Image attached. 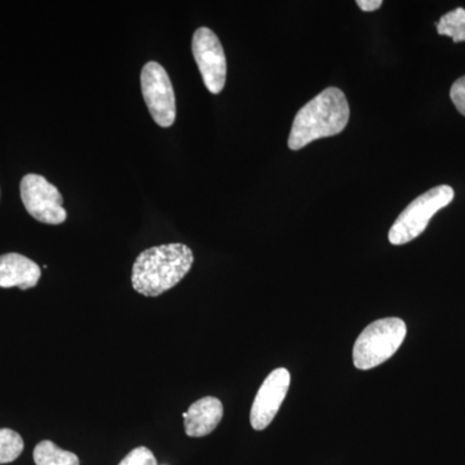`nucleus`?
Returning a JSON list of instances; mask_svg holds the SVG:
<instances>
[{"label": "nucleus", "instance_id": "f257e3e1", "mask_svg": "<svg viewBox=\"0 0 465 465\" xmlns=\"http://www.w3.org/2000/svg\"><path fill=\"white\" fill-rule=\"evenodd\" d=\"M193 262V251L183 243L161 244L143 251L134 262V290L143 296L157 298L182 282Z\"/></svg>", "mask_w": 465, "mask_h": 465}, {"label": "nucleus", "instance_id": "f03ea898", "mask_svg": "<svg viewBox=\"0 0 465 465\" xmlns=\"http://www.w3.org/2000/svg\"><path fill=\"white\" fill-rule=\"evenodd\" d=\"M349 116L351 109L344 92L326 88L299 110L291 128L289 148L300 150L316 140L341 134Z\"/></svg>", "mask_w": 465, "mask_h": 465}, {"label": "nucleus", "instance_id": "7ed1b4c3", "mask_svg": "<svg viewBox=\"0 0 465 465\" xmlns=\"http://www.w3.org/2000/svg\"><path fill=\"white\" fill-rule=\"evenodd\" d=\"M406 333V323L400 318H384L369 324L354 344V366L371 370L387 362L399 351Z\"/></svg>", "mask_w": 465, "mask_h": 465}, {"label": "nucleus", "instance_id": "20e7f679", "mask_svg": "<svg viewBox=\"0 0 465 465\" xmlns=\"http://www.w3.org/2000/svg\"><path fill=\"white\" fill-rule=\"evenodd\" d=\"M454 197V189L449 185L436 186L425 192L424 194L419 195L401 213L391 226L388 234L391 243L401 246L414 241L421 232H424L430 219L440 210L449 206Z\"/></svg>", "mask_w": 465, "mask_h": 465}, {"label": "nucleus", "instance_id": "39448f33", "mask_svg": "<svg viewBox=\"0 0 465 465\" xmlns=\"http://www.w3.org/2000/svg\"><path fill=\"white\" fill-rule=\"evenodd\" d=\"M21 200L27 213L43 224L60 225L66 220L64 200L56 186L41 174L29 173L21 182Z\"/></svg>", "mask_w": 465, "mask_h": 465}, {"label": "nucleus", "instance_id": "423d86ee", "mask_svg": "<svg viewBox=\"0 0 465 465\" xmlns=\"http://www.w3.org/2000/svg\"><path fill=\"white\" fill-rule=\"evenodd\" d=\"M142 91L155 124L171 127L176 119V99L170 76L161 64L150 61L143 67Z\"/></svg>", "mask_w": 465, "mask_h": 465}, {"label": "nucleus", "instance_id": "0eeeda50", "mask_svg": "<svg viewBox=\"0 0 465 465\" xmlns=\"http://www.w3.org/2000/svg\"><path fill=\"white\" fill-rule=\"evenodd\" d=\"M192 50L207 90L220 94L226 82V57L222 42L213 30L200 27L193 35Z\"/></svg>", "mask_w": 465, "mask_h": 465}, {"label": "nucleus", "instance_id": "6e6552de", "mask_svg": "<svg viewBox=\"0 0 465 465\" xmlns=\"http://www.w3.org/2000/svg\"><path fill=\"white\" fill-rule=\"evenodd\" d=\"M289 370L275 369L266 376L251 407L250 420L255 430H264L280 411L290 390Z\"/></svg>", "mask_w": 465, "mask_h": 465}, {"label": "nucleus", "instance_id": "1a4fd4ad", "mask_svg": "<svg viewBox=\"0 0 465 465\" xmlns=\"http://www.w3.org/2000/svg\"><path fill=\"white\" fill-rule=\"evenodd\" d=\"M41 268L33 260L20 253H5L0 256V287L29 290L41 280Z\"/></svg>", "mask_w": 465, "mask_h": 465}, {"label": "nucleus", "instance_id": "9d476101", "mask_svg": "<svg viewBox=\"0 0 465 465\" xmlns=\"http://www.w3.org/2000/svg\"><path fill=\"white\" fill-rule=\"evenodd\" d=\"M224 415V406L216 397L198 400L183 412V427L189 437L208 436L216 430Z\"/></svg>", "mask_w": 465, "mask_h": 465}, {"label": "nucleus", "instance_id": "9b49d317", "mask_svg": "<svg viewBox=\"0 0 465 465\" xmlns=\"http://www.w3.org/2000/svg\"><path fill=\"white\" fill-rule=\"evenodd\" d=\"M34 461L36 465H81L74 452L58 448L52 440H42L36 445Z\"/></svg>", "mask_w": 465, "mask_h": 465}, {"label": "nucleus", "instance_id": "f8f14e48", "mask_svg": "<svg viewBox=\"0 0 465 465\" xmlns=\"http://www.w3.org/2000/svg\"><path fill=\"white\" fill-rule=\"evenodd\" d=\"M437 32L455 43L465 42V9L460 7L443 15L437 23Z\"/></svg>", "mask_w": 465, "mask_h": 465}, {"label": "nucleus", "instance_id": "ddd939ff", "mask_svg": "<svg viewBox=\"0 0 465 465\" xmlns=\"http://www.w3.org/2000/svg\"><path fill=\"white\" fill-rule=\"evenodd\" d=\"M24 451V440L15 430H0V464H8L16 460Z\"/></svg>", "mask_w": 465, "mask_h": 465}, {"label": "nucleus", "instance_id": "4468645a", "mask_svg": "<svg viewBox=\"0 0 465 465\" xmlns=\"http://www.w3.org/2000/svg\"><path fill=\"white\" fill-rule=\"evenodd\" d=\"M118 465H158L157 459L148 448L134 449Z\"/></svg>", "mask_w": 465, "mask_h": 465}, {"label": "nucleus", "instance_id": "2eb2a0df", "mask_svg": "<svg viewBox=\"0 0 465 465\" xmlns=\"http://www.w3.org/2000/svg\"><path fill=\"white\" fill-rule=\"evenodd\" d=\"M450 97L452 103L457 106L459 113L465 116V75L459 78L454 84H452L451 91H450Z\"/></svg>", "mask_w": 465, "mask_h": 465}, {"label": "nucleus", "instance_id": "dca6fc26", "mask_svg": "<svg viewBox=\"0 0 465 465\" xmlns=\"http://www.w3.org/2000/svg\"><path fill=\"white\" fill-rule=\"evenodd\" d=\"M357 5L362 11L372 12L381 8L382 2L381 0H358Z\"/></svg>", "mask_w": 465, "mask_h": 465}]
</instances>
